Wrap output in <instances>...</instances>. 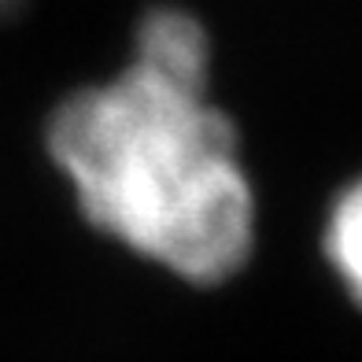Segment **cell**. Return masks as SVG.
Returning a JSON list of instances; mask_svg holds the SVG:
<instances>
[{
    "instance_id": "6da1fadb",
    "label": "cell",
    "mask_w": 362,
    "mask_h": 362,
    "mask_svg": "<svg viewBox=\"0 0 362 362\" xmlns=\"http://www.w3.org/2000/svg\"><path fill=\"white\" fill-rule=\"evenodd\" d=\"M207 74L204 26L181 8H152L126 71L48 119V156L81 215L192 285L237 277L255 248V192Z\"/></svg>"
},
{
    "instance_id": "7a4b0ae2",
    "label": "cell",
    "mask_w": 362,
    "mask_h": 362,
    "mask_svg": "<svg viewBox=\"0 0 362 362\" xmlns=\"http://www.w3.org/2000/svg\"><path fill=\"white\" fill-rule=\"evenodd\" d=\"M325 259L355 300L362 303V177L340 192L325 222Z\"/></svg>"
}]
</instances>
